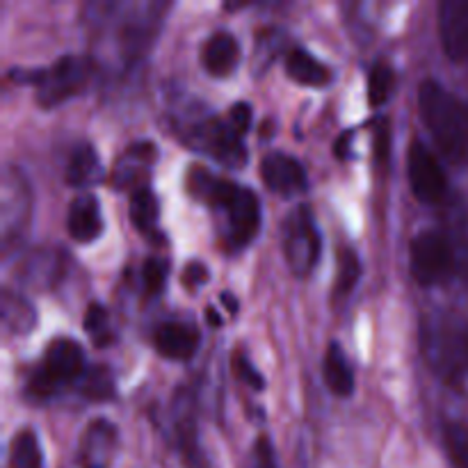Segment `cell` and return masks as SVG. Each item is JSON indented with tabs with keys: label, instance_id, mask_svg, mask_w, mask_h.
<instances>
[{
	"label": "cell",
	"instance_id": "d4e9b609",
	"mask_svg": "<svg viewBox=\"0 0 468 468\" xmlns=\"http://www.w3.org/2000/svg\"><path fill=\"white\" fill-rule=\"evenodd\" d=\"M396 90V71L387 59H378L368 71V103L373 108L387 103Z\"/></svg>",
	"mask_w": 468,
	"mask_h": 468
},
{
	"label": "cell",
	"instance_id": "7a4b0ae2",
	"mask_svg": "<svg viewBox=\"0 0 468 468\" xmlns=\"http://www.w3.org/2000/svg\"><path fill=\"white\" fill-rule=\"evenodd\" d=\"M419 112L432 140L446 155L464 160L468 155V105L434 78L419 85Z\"/></svg>",
	"mask_w": 468,
	"mask_h": 468
},
{
	"label": "cell",
	"instance_id": "9a60e30c",
	"mask_svg": "<svg viewBox=\"0 0 468 468\" xmlns=\"http://www.w3.org/2000/svg\"><path fill=\"white\" fill-rule=\"evenodd\" d=\"M154 346L158 355L172 361H187L199 347V332L186 323L167 320L160 323L154 332Z\"/></svg>",
	"mask_w": 468,
	"mask_h": 468
},
{
	"label": "cell",
	"instance_id": "5bb4252c",
	"mask_svg": "<svg viewBox=\"0 0 468 468\" xmlns=\"http://www.w3.org/2000/svg\"><path fill=\"white\" fill-rule=\"evenodd\" d=\"M117 451V428L108 419H94L78 443L80 468H110Z\"/></svg>",
	"mask_w": 468,
	"mask_h": 468
},
{
	"label": "cell",
	"instance_id": "603a6c76",
	"mask_svg": "<svg viewBox=\"0 0 468 468\" xmlns=\"http://www.w3.org/2000/svg\"><path fill=\"white\" fill-rule=\"evenodd\" d=\"M361 279V261L352 247H341L338 250V268H336V282H334V302L347 300L355 291V286Z\"/></svg>",
	"mask_w": 468,
	"mask_h": 468
},
{
	"label": "cell",
	"instance_id": "8fae6325",
	"mask_svg": "<svg viewBox=\"0 0 468 468\" xmlns=\"http://www.w3.org/2000/svg\"><path fill=\"white\" fill-rule=\"evenodd\" d=\"M158 149L151 140H137L123 146L122 154L117 155L110 172V183L117 190H131V195L142 187H149L151 172H154Z\"/></svg>",
	"mask_w": 468,
	"mask_h": 468
},
{
	"label": "cell",
	"instance_id": "1f68e13d",
	"mask_svg": "<svg viewBox=\"0 0 468 468\" xmlns=\"http://www.w3.org/2000/svg\"><path fill=\"white\" fill-rule=\"evenodd\" d=\"M254 468H277V457H274L272 443L268 437H261L254 448Z\"/></svg>",
	"mask_w": 468,
	"mask_h": 468
},
{
	"label": "cell",
	"instance_id": "7402d4cb",
	"mask_svg": "<svg viewBox=\"0 0 468 468\" xmlns=\"http://www.w3.org/2000/svg\"><path fill=\"white\" fill-rule=\"evenodd\" d=\"M9 468H44L39 437L32 430H21L9 443Z\"/></svg>",
	"mask_w": 468,
	"mask_h": 468
},
{
	"label": "cell",
	"instance_id": "484cf974",
	"mask_svg": "<svg viewBox=\"0 0 468 468\" xmlns=\"http://www.w3.org/2000/svg\"><path fill=\"white\" fill-rule=\"evenodd\" d=\"M78 388H80V396L87 398V400H108V398L114 396L112 373L105 366H91L80 378Z\"/></svg>",
	"mask_w": 468,
	"mask_h": 468
},
{
	"label": "cell",
	"instance_id": "52a82bcc",
	"mask_svg": "<svg viewBox=\"0 0 468 468\" xmlns=\"http://www.w3.org/2000/svg\"><path fill=\"white\" fill-rule=\"evenodd\" d=\"M323 240L309 206H297L283 222V256L295 277H306L318 265Z\"/></svg>",
	"mask_w": 468,
	"mask_h": 468
},
{
	"label": "cell",
	"instance_id": "83f0119b",
	"mask_svg": "<svg viewBox=\"0 0 468 468\" xmlns=\"http://www.w3.org/2000/svg\"><path fill=\"white\" fill-rule=\"evenodd\" d=\"M85 332L94 338L96 346H105L110 341V315L101 302H91L85 314Z\"/></svg>",
	"mask_w": 468,
	"mask_h": 468
},
{
	"label": "cell",
	"instance_id": "d6986e66",
	"mask_svg": "<svg viewBox=\"0 0 468 468\" xmlns=\"http://www.w3.org/2000/svg\"><path fill=\"white\" fill-rule=\"evenodd\" d=\"M286 73L291 80L304 87H324L332 80V69L302 46H295L286 53Z\"/></svg>",
	"mask_w": 468,
	"mask_h": 468
},
{
	"label": "cell",
	"instance_id": "44dd1931",
	"mask_svg": "<svg viewBox=\"0 0 468 468\" xmlns=\"http://www.w3.org/2000/svg\"><path fill=\"white\" fill-rule=\"evenodd\" d=\"M128 213H131L133 227L146 238H160L158 218H160V201L151 187H142L131 195L128 201Z\"/></svg>",
	"mask_w": 468,
	"mask_h": 468
},
{
	"label": "cell",
	"instance_id": "8992f818",
	"mask_svg": "<svg viewBox=\"0 0 468 468\" xmlns=\"http://www.w3.org/2000/svg\"><path fill=\"white\" fill-rule=\"evenodd\" d=\"M423 350L432 368L446 379L468 375V323H425Z\"/></svg>",
	"mask_w": 468,
	"mask_h": 468
},
{
	"label": "cell",
	"instance_id": "5b68a950",
	"mask_svg": "<svg viewBox=\"0 0 468 468\" xmlns=\"http://www.w3.org/2000/svg\"><path fill=\"white\" fill-rule=\"evenodd\" d=\"M410 270L425 288L446 283L457 270L455 245L441 229H423L410 242Z\"/></svg>",
	"mask_w": 468,
	"mask_h": 468
},
{
	"label": "cell",
	"instance_id": "30bf717a",
	"mask_svg": "<svg viewBox=\"0 0 468 468\" xmlns=\"http://www.w3.org/2000/svg\"><path fill=\"white\" fill-rule=\"evenodd\" d=\"M186 140L195 149L206 151L210 158L229 165V167H240L247 160V151L242 146V135H238L227 119L206 117L190 126Z\"/></svg>",
	"mask_w": 468,
	"mask_h": 468
},
{
	"label": "cell",
	"instance_id": "4316f807",
	"mask_svg": "<svg viewBox=\"0 0 468 468\" xmlns=\"http://www.w3.org/2000/svg\"><path fill=\"white\" fill-rule=\"evenodd\" d=\"M443 441L457 468H468V425L446 423L443 425Z\"/></svg>",
	"mask_w": 468,
	"mask_h": 468
},
{
	"label": "cell",
	"instance_id": "e0dca14e",
	"mask_svg": "<svg viewBox=\"0 0 468 468\" xmlns=\"http://www.w3.org/2000/svg\"><path fill=\"white\" fill-rule=\"evenodd\" d=\"M201 62L204 69L215 78H224L236 69L240 62V44L233 37V32L218 30L206 39L201 48Z\"/></svg>",
	"mask_w": 468,
	"mask_h": 468
},
{
	"label": "cell",
	"instance_id": "e575fe53",
	"mask_svg": "<svg viewBox=\"0 0 468 468\" xmlns=\"http://www.w3.org/2000/svg\"><path fill=\"white\" fill-rule=\"evenodd\" d=\"M222 302L229 306V314H236V311H238V300L231 295V292H224Z\"/></svg>",
	"mask_w": 468,
	"mask_h": 468
},
{
	"label": "cell",
	"instance_id": "ffe728a7",
	"mask_svg": "<svg viewBox=\"0 0 468 468\" xmlns=\"http://www.w3.org/2000/svg\"><path fill=\"white\" fill-rule=\"evenodd\" d=\"M323 378L329 391L336 398H350L355 393V373H352L350 361L338 341L329 343L327 352H324Z\"/></svg>",
	"mask_w": 468,
	"mask_h": 468
},
{
	"label": "cell",
	"instance_id": "ac0fdd59",
	"mask_svg": "<svg viewBox=\"0 0 468 468\" xmlns=\"http://www.w3.org/2000/svg\"><path fill=\"white\" fill-rule=\"evenodd\" d=\"M101 178H103V165H101L99 151L90 142H82L69 155L64 181L73 187H87L96 186Z\"/></svg>",
	"mask_w": 468,
	"mask_h": 468
},
{
	"label": "cell",
	"instance_id": "4dcf8cb0",
	"mask_svg": "<svg viewBox=\"0 0 468 468\" xmlns=\"http://www.w3.org/2000/svg\"><path fill=\"white\" fill-rule=\"evenodd\" d=\"M251 117H254V114H251V105L245 103V101H238V103H233L231 110H229L227 122L231 123V128L238 135H245L251 126Z\"/></svg>",
	"mask_w": 468,
	"mask_h": 468
},
{
	"label": "cell",
	"instance_id": "2e32d148",
	"mask_svg": "<svg viewBox=\"0 0 468 468\" xmlns=\"http://www.w3.org/2000/svg\"><path fill=\"white\" fill-rule=\"evenodd\" d=\"M67 231L76 242H94L103 233V215L94 195L73 197L67 210Z\"/></svg>",
	"mask_w": 468,
	"mask_h": 468
},
{
	"label": "cell",
	"instance_id": "277c9868",
	"mask_svg": "<svg viewBox=\"0 0 468 468\" xmlns=\"http://www.w3.org/2000/svg\"><path fill=\"white\" fill-rule=\"evenodd\" d=\"M85 370V352H82L80 343H76L73 338L59 336L46 347L39 368L27 379L26 393L35 402L46 400V398L62 391L64 387H69V384L80 382Z\"/></svg>",
	"mask_w": 468,
	"mask_h": 468
},
{
	"label": "cell",
	"instance_id": "6da1fadb",
	"mask_svg": "<svg viewBox=\"0 0 468 468\" xmlns=\"http://www.w3.org/2000/svg\"><path fill=\"white\" fill-rule=\"evenodd\" d=\"M186 187L195 199L204 201L218 213L222 210L224 224H227V242L231 250L250 245L251 238L259 233L261 201L254 190L218 176L199 165L187 169Z\"/></svg>",
	"mask_w": 468,
	"mask_h": 468
},
{
	"label": "cell",
	"instance_id": "4fadbf2b",
	"mask_svg": "<svg viewBox=\"0 0 468 468\" xmlns=\"http://www.w3.org/2000/svg\"><path fill=\"white\" fill-rule=\"evenodd\" d=\"M439 35L448 58L468 67V0L439 5Z\"/></svg>",
	"mask_w": 468,
	"mask_h": 468
},
{
	"label": "cell",
	"instance_id": "836d02e7",
	"mask_svg": "<svg viewBox=\"0 0 468 468\" xmlns=\"http://www.w3.org/2000/svg\"><path fill=\"white\" fill-rule=\"evenodd\" d=\"M206 318H208V323L213 324V327H219V324L224 323L222 315H218V311H215L213 306H208V311H206Z\"/></svg>",
	"mask_w": 468,
	"mask_h": 468
},
{
	"label": "cell",
	"instance_id": "f1b7e54d",
	"mask_svg": "<svg viewBox=\"0 0 468 468\" xmlns=\"http://www.w3.org/2000/svg\"><path fill=\"white\" fill-rule=\"evenodd\" d=\"M142 279V291L146 295H158L165 286V279H167V263L163 259H155V256H149V259L142 263L140 270Z\"/></svg>",
	"mask_w": 468,
	"mask_h": 468
},
{
	"label": "cell",
	"instance_id": "9c48e42d",
	"mask_svg": "<svg viewBox=\"0 0 468 468\" xmlns=\"http://www.w3.org/2000/svg\"><path fill=\"white\" fill-rule=\"evenodd\" d=\"M407 176L410 187L420 204L437 206L448 195V176L434 151L423 140L414 137L407 151Z\"/></svg>",
	"mask_w": 468,
	"mask_h": 468
},
{
	"label": "cell",
	"instance_id": "3957f363",
	"mask_svg": "<svg viewBox=\"0 0 468 468\" xmlns=\"http://www.w3.org/2000/svg\"><path fill=\"white\" fill-rule=\"evenodd\" d=\"M94 64L90 58H78V55H64L58 62L41 69H12L9 78L21 82H30L35 87V99L41 108H55L64 101L80 94L90 82Z\"/></svg>",
	"mask_w": 468,
	"mask_h": 468
},
{
	"label": "cell",
	"instance_id": "f546056e",
	"mask_svg": "<svg viewBox=\"0 0 468 468\" xmlns=\"http://www.w3.org/2000/svg\"><path fill=\"white\" fill-rule=\"evenodd\" d=\"M231 366H233V373L238 375V379H240V382H245L247 387L256 388V391H263L265 388L263 375H261L259 370H256V366L247 359L245 352H240V350L233 352Z\"/></svg>",
	"mask_w": 468,
	"mask_h": 468
},
{
	"label": "cell",
	"instance_id": "cb8c5ba5",
	"mask_svg": "<svg viewBox=\"0 0 468 468\" xmlns=\"http://www.w3.org/2000/svg\"><path fill=\"white\" fill-rule=\"evenodd\" d=\"M0 314H3V324L7 332L14 334H26L35 324L37 315L32 306L27 304L23 297L14 295L12 291L5 288L3 291V304H0Z\"/></svg>",
	"mask_w": 468,
	"mask_h": 468
},
{
	"label": "cell",
	"instance_id": "ba28073f",
	"mask_svg": "<svg viewBox=\"0 0 468 468\" xmlns=\"http://www.w3.org/2000/svg\"><path fill=\"white\" fill-rule=\"evenodd\" d=\"M3 210H0V238H3V251L9 254L12 245H18L23 233L30 227L32 215V192L27 178L14 165L3 169Z\"/></svg>",
	"mask_w": 468,
	"mask_h": 468
},
{
	"label": "cell",
	"instance_id": "d6a6232c",
	"mask_svg": "<svg viewBox=\"0 0 468 468\" xmlns=\"http://www.w3.org/2000/svg\"><path fill=\"white\" fill-rule=\"evenodd\" d=\"M206 279H208V270H206V265L197 263V261L187 263L186 270H183V283H186L187 288L201 286Z\"/></svg>",
	"mask_w": 468,
	"mask_h": 468
},
{
	"label": "cell",
	"instance_id": "7c38bea8",
	"mask_svg": "<svg viewBox=\"0 0 468 468\" xmlns=\"http://www.w3.org/2000/svg\"><path fill=\"white\" fill-rule=\"evenodd\" d=\"M261 178L265 187L277 195L292 197L306 192L309 187V176L302 163L292 155L282 154V151H270L261 160Z\"/></svg>",
	"mask_w": 468,
	"mask_h": 468
}]
</instances>
